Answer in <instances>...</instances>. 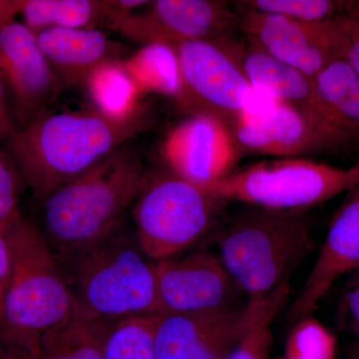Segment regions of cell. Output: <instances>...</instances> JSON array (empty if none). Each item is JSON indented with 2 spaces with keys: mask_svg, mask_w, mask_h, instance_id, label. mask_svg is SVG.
Instances as JSON below:
<instances>
[{
  "mask_svg": "<svg viewBox=\"0 0 359 359\" xmlns=\"http://www.w3.org/2000/svg\"><path fill=\"white\" fill-rule=\"evenodd\" d=\"M11 271L0 327V356L32 359L43 335L78 316L53 252L21 216L6 233Z\"/></svg>",
  "mask_w": 359,
  "mask_h": 359,
  "instance_id": "obj_2",
  "label": "cell"
},
{
  "mask_svg": "<svg viewBox=\"0 0 359 359\" xmlns=\"http://www.w3.org/2000/svg\"><path fill=\"white\" fill-rule=\"evenodd\" d=\"M111 29L131 41L178 45L233 36L240 14L222 0H156L118 20Z\"/></svg>",
  "mask_w": 359,
  "mask_h": 359,
  "instance_id": "obj_10",
  "label": "cell"
},
{
  "mask_svg": "<svg viewBox=\"0 0 359 359\" xmlns=\"http://www.w3.org/2000/svg\"><path fill=\"white\" fill-rule=\"evenodd\" d=\"M231 132L240 153L278 159L344 150L359 141L313 111L275 101L264 110L248 111Z\"/></svg>",
  "mask_w": 359,
  "mask_h": 359,
  "instance_id": "obj_9",
  "label": "cell"
},
{
  "mask_svg": "<svg viewBox=\"0 0 359 359\" xmlns=\"http://www.w3.org/2000/svg\"><path fill=\"white\" fill-rule=\"evenodd\" d=\"M20 0H0V23L2 21L15 18L20 13Z\"/></svg>",
  "mask_w": 359,
  "mask_h": 359,
  "instance_id": "obj_33",
  "label": "cell"
},
{
  "mask_svg": "<svg viewBox=\"0 0 359 359\" xmlns=\"http://www.w3.org/2000/svg\"><path fill=\"white\" fill-rule=\"evenodd\" d=\"M40 49L62 86L81 87L99 66L118 60L119 44L97 29L49 28L36 34Z\"/></svg>",
  "mask_w": 359,
  "mask_h": 359,
  "instance_id": "obj_17",
  "label": "cell"
},
{
  "mask_svg": "<svg viewBox=\"0 0 359 359\" xmlns=\"http://www.w3.org/2000/svg\"><path fill=\"white\" fill-rule=\"evenodd\" d=\"M280 359H285V358H280Z\"/></svg>",
  "mask_w": 359,
  "mask_h": 359,
  "instance_id": "obj_37",
  "label": "cell"
},
{
  "mask_svg": "<svg viewBox=\"0 0 359 359\" xmlns=\"http://www.w3.org/2000/svg\"><path fill=\"white\" fill-rule=\"evenodd\" d=\"M153 316H134L111 327L105 346V359H156Z\"/></svg>",
  "mask_w": 359,
  "mask_h": 359,
  "instance_id": "obj_25",
  "label": "cell"
},
{
  "mask_svg": "<svg viewBox=\"0 0 359 359\" xmlns=\"http://www.w3.org/2000/svg\"><path fill=\"white\" fill-rule=\"evenodd\" d=\"M110 0H20L23 23L35 34L49 28L95 29L107 23Z\"/></svg>",
  "mask_w": 359,
  "mask_h": 359,
  "instance_id": "obj_20",
  "label": "cell"
},
{
  "mask_svg": "<svg viewBox=\"0 0 359 359\" xmlns=\"http://www.w3.org/2000/svg\"><path fill=\"white\" fill-rule=\"evenodd\" d=\"M0 359H6V358H1V356H0Z\"/></svg>",
  "mask_w": 359,
  "mask_h": 359,
  "instance_id": "obj_36",
  "label": "cell"
},
{
  "mask_svg": "<svg viewBox=\"0 0 359 359\" xmlns=\"http://www.w3.org/2000/svg\"><path fill=\"white\" fill-rule=\"evenodd\" d=\"M240 30L273 57L313 78L344 58L347 39L339 20L306 23L276 14L238 11Z\"/></svg>",
  "mask_w": 359,
  "mask_h": 359,
  "instance_id": "obj_11",
  "label": "cell"
},
{
  "mask_svg": "<svg viewBox=\"0 0 359 359\" xmlns=\"http://www.w3.org/2000/svg\"><path fill=\"white\" fill-rule=\"evenodd\" d=\"M243 61L255 91L264 92L275 102L314 112L313 78L273 57L248 37L244 42Z\"/></svg>",
  "mask_w": 359,
  "mask_h": 359,
  "instance_id": "obj_18",
  "label": "cell"
},
{
  "mask_svg": "<svg viewBox=\"0 0 359 359\" xmlns=\"http://www.w3.org/2000/svg\"><path fill=\"white\" fill-rule=\"evenodd\" d=\"M11 271V257L6 233H0V327L4 318V299Z\"/></svg>",
  "mask_w": 359,
  "mask_h": 359,
  "instance_id": "obj_30",
  "label": "cell"
},
{
  "mask_svg": "<svg viewBox=\"0 0 359 359\" xmlns=\"http://www.w3.org/2000/svg\"><path fill=\"white\" fill-rule=\"evenodd\" d=\"M313 110L359 140V74L344 59L330 63L313 78Z\"/></svg>",
  "mask_w": 359,
  "mask_h": 359,
  "instance_id": "obj_19",
  "label": "cell"
},
{
  "mask_svg": "<svg viewBox=\"0 0 359 359\" xmlns=\"http://www.w3.org/2000/svg\"><path fill=\"white\" fill-rule=\"evenodd\" d=\"M245 11L276 14L306 23H320L337 18L346 2L332 0H245L238 2Z\"/></svg>",
  "mask_w": 359,
  "mask_h": 359,
  "instance_id": "obj_26",
  "label": "cell"
},
{
  "mask_svg": "<svg viewBox=\"0 0 359 359\" xmlns=\"http://www.w3.org/2000/svg\"><path fill=\"white\" fill-rule=\"evenodd\" d=\"M182 76L178 103L190 115L217 118L231 130L250 110L255 90L244 67V42L233 36L175 45Z\"/></svg>",
  "mask_w": 359,
  "mask_h": 359,
  "instance_id": "obj_8",
  "label": "cell"
},
{
  "mask_svg": "<svg viewBox=\"0 0 359 359\" xmlns=\"http://www.w3.org/2000/svg\"><path fill=\"white\" fill-rule=\"evenodd\" d=\"M151 124L145 106L126 119L103 114L91 104L60 112L45 110L7 139L6 153L33 196L41 201L147 131Z\"/></svg>",
  "mask_w": 359,
  "mask_h": 359,
  "instance_id": "obj_1",
  "label": "cell"
},
{
  "mask_svg": "<svg viewBox=\"0 0 359 359\" xmlns=\"http://www.w3.org/2000/svg\"><path fill=\"white\" fill-rule=\"evenodd\" d=\"M114 323L74 316L46 332L32 359H105L106 340Z\"/></svg>",
  "mask_w": 359,
  "mask_h": 359,
  "instance_id": "obj_21",
  "label": "cell"
},
{
  "mask_svg": "<svg viewBox=\"0 0 359 359\" xmlns=\"http://www.w3.org/2000/svg\"><path fill=\"white\" fill-rule=\"evenodd\" d=\"M348 192L332 219L313 271L292 306L297 320L311 316L335 280L359 268V185Z\"/></svg>",
  "mask_w": 359,
  "mask_h": 359,
  "instance_id": "obj_16",
  "label": "cell"
},
{
  "mask_svg": "<svg viewBox=\"0 0 359 359\" xmlns=\"http://www.w3.org/2000/svg\"><path fill=\"white\" fill-rule=\"evenodd\" d=\"M123 63L142 95L156 93L177 103L181 100V70L173 45H143Z\"/></svg>",
  "mask_w": 359,
  "mask_h": 359,
  "instance_id": "obj_23",
  "label": "cell"
},
{
  "mask_svg": "<svg viewBox=\"0 0 359 359\" xmlns=\"http://www.w3.org/2000/svg\"><path fill=\"white\" fill-rule=\"evenodd\" d=\"M161 154L170 173L205 187L231 173L240 151L223 122L195 114L167 134Z\"/></svg>",
  "mask_w": 359,
  "mask_h": 359,
  "instance_id": "obj_14",
  "label": "cell"
},
{
  "mask_svg": "<svg viewBox=\"0 0 359 359\" xmlns=\"http://www.w3.org/2000/svg\"><path fill=\"white\" fill-rule=\"evenodd\" d=\"M358 287H359V268L356 269L355 271H351L348 282H347L348 290Z\"/></svg>",
  "mask_w": 359,
  "mask_h": 359,
  "instance_id": "obj_34",
  "label": "cell"
},
{
  "mask_svg": "<svg viewBox=\"0 0 359 359\" xmlns=\"http://www.w3.org/2000/svg\"><path fill=\"white\" fill-rule=\"evenodd\" d=\"M0 76L13 97L18 127L47 110L63 88L36 34L15 18L0 23Z\"/></svg>",
  "mask_w": 359,
  "mask_h": 359,
  "instance_id": "obj_13",
  "label": "cell"
},
{
  "mask_svg": "<svg viewBox=\"0 0 359 359\" xmlns=\"http://www.w3.org/2000/svg\"><path fill=\"white\" fill-rule=\"evenodd\" d=\"M335 339L311 316L302 318L289 334L285 359H334Z\"/></svg>",
  "mask_w": 359,
  "mask_h": 359,
  "instance_id": "obj_27",
  "label": "cell"
},
{
  "mask_svg": "<svg viewBox=\"0 0 359 359\" xmlns=\"http://www.w3.org/2000/svg\"><path fill=\"white\" fill-rule=\"evenodd\" d=\"M18 129L14 124L13 116L8 107L6 97V87L0 76V140L6 142Z\"/></svg>",
  "mask_w": 359,
  "mask_h": 359,
  "instance_id": "obj_31",
  "label": "cell"
},
{
  "mask_svg": "<svg viewBox=\"0 0 359 359\" xmlns=\"http://www.w3.org/2000/svg\"><path fill=\"white\" fill-rule=\"evenodd\" d=\"M351 359H359V346L358 348L354 351V353H353V355H351Z\"/></svg>",
  "mask_w": 359,
  "mask_h": 359,
  "instance_id": "obj_35",
  "label": "cell"
},
{
  "mask_svg": "<svg viewBox=\"0 0 359 359\" xmlns=\"http://www.w3.org/2000/svg\"><path fill=\"white\" fill-rule=\"evenodd\" d=\"M228 204L172 173L150 176L132 207L135 235L153 262L169 259L205 235Z\"/></svg>",
  "mask_w": 359,
  "mask_h": 359,
  "instance_id": "obj_7",
  "label": "cell"
},
{
  "mask_svg": "<svg viewBox=\"0 0 359 359\" xmlns=\"http://www.w3.org/2000/svg\"><path fill=\"white\" fill-rule=\"evenodd\" d=\"M151 175L126 146L49 194L37 226L54 256L91 244L126 223Z\"/></svg>",
  "mask_w": 359,
  "mask_h": 359,
  "instance_id": "obj_3",
  "label": "cell"
},
{
  "mask_svg": "<svg viewBox=\"0 0 359 359\" xmlns=\"http://www.w3.org/2000/svg\"><path fill=\"white\" fill-rule=\"evenodd\" d=\"M55 257L81 318L116 323L160 314L155 262L141 249L126 223Z\"/></svg>",
  "mask_w": 359,
  "mask_h": 359,
  "instance_id": "obj_4",
  "label": "cell"
},
{
  "mask_svg": "<svg viewBox=\"0 0 359 359\" xmlns=\"http://www.w3.org/2000/svg\"><path fill=\"white\" fill-rule=\"evenodd\" d=\"M290 294V282L285 280L269 294L250 299L244 334L228 359L269 358L273 342L271 325L285 308Z\"/></svg>",
  "mask_w": 359,
  "mask_h": 359,
  "instance_id": "obj_24",
  "label": "cell"
},
{
  "mask_svg": "<svg viewBox=\"0 0 359 359\" xmlns=\"http://www.w3.org/2000/svg\"><path fill=\"white\" fill-rule=\"evenodd\" d=\"M359 185V162L339 169L306 158L264 160L205 186L226 202L304 212Z\"/></svg>",
  "mask_w": 359,
  "mask_h": 359,
  "instance_id": "obj_6",
  "label": "cell"
},
{
  "mask_svg": "<svg viewBox=\"0 0 359 359\" xmlns=\"http://www.w3.org/2000/svg\"><path fill=\"white\" fill-rule=\"evenodd\" d=\"M344 308L349 325L353 328L354 334L359 337V287L347 292L344 299Z\"/></svg>",
  "mask_w": 359,
  "mask_h": 359,
  "instance_id": "obj_32",
  "label": "cell"
},
{
  "mask_svg": "<svg viewBox=\"0 0 359 359\" xmlns=\"http://www.w3.org/2000/svg\"><path fill=\"white\" fill-rule=\"evenodd\" d=\"M247 325V306L214 313L158 314L156 359H228Z\"/></svg>",
  "mask_w": 359,
  "mask_h": 359,
  "instance_id": "obj_15",
  "label": "cell"
},
{
  "mask_svg": "<svg viewBox=\"0 0 359 359\" xmlns=\"http://www.w3.org/2000/svg\"><path fill=\"white\" fill-rule=\"evenodd\" d=\"M217 243L224 268L250 299L263 297L289 280L314 247L304 212L250 205L224 223Z\"/></svg>",
  "mask_w": 359,
  "mask_h": 359,
  "instance_id": "obj_5",
  "label": "cell"
},
{
  "mask_svg": "<svg viewBox=\"0 0 359 359\" xmlns=\"http://www.w3.org/2000/svg\"><path fill=\"white\" fill-rule=\"evenodd\" d=\"M160 314L221 313L238 309L242 292L219 256L198 252L155 262Z\"/></svg>",
  "mask_w": 359,
  "mask_h": 359,
  "instance_id": "obj_12",
  "label": "cell"
},
{
  "mask_svg": "<svg viewBox=\"0 0 359 359\" xmlns=\"http://www.w3.org/2000/svg\"><path fill=\"white\" fill-rule=\"evenodd\" d=\"M339 16L347 39L344 59L359 74V2H346Z\"/></svg>",
  "mask_w": 359,
  "mask_h": 359,
  "instance_id": "obj_29",
  "label": "cell"
},
{
  "mask_svg": "<svg viewBox=\"0 0 359 359\" xmlns=\"http://www.w3.org/2000/svg\"><path fill=\"white\" fill-rule=\"evenodd\" d=\"M26 185L15 163L0 149V233H6L14 222L22 216L20 198Z\"/></svg>",
  "mask_w": 359,
  "mask_h": 359,
  "instance_id": "obj_28",
  "label": "cell"
},
{
  "mask_svg": "<svg viewBox=\"0 0 359 359\" xmlns=\"http://www.w3.org/2000/svg\"><path fill=\"white\" fill-rule=\"evenodd\" d=\"M83 88L93 107L116 119L131 117L144 106L140 90L120 59L97 67Z\"/></svg>",
  "mask_w": 359,
  "mask_h": 359,
  "instance_id": "obj_22",
  "label": "cell"
}]
</instances>
